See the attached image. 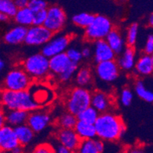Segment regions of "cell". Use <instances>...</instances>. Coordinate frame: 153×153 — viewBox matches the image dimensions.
Instances as JSON below:
<instances>
[{
  "instance_id": "7",
  "label": "cell",
  "mask_w": 153,
  "mask_h": 153,
  "mask_svg": "<svg viewBox=\"0 0 153 153\" xmlns=\"http://www.w3.org/2000/svg\"><path fill=\"white\" fill-rule=\"evenodd\" d=\"M66 12L59 5H51L47 9V18L44 26L53 34H59L66 25Z\"/></svg>"
},
{
  "instance_id": "32",
  "label": "cell",
  "mask_w": 153,
  "mask_h": 153,
  "mask_svg": "<svg viewBox=\"0 0 153 153\" xmlns=\"http://www.w3.org/2000/svg\"><path fill=\"white\" fill-rule=\"evenodd\" d=\"M139 24L134 22L131 24L127 28L126 37V47H134L135 44H136L137 37L139 34Z\"/></svg>"
},
{
  "instance_id": "43",
  "label": "cell",
  "mask_w": 153,
  "mask_h": 153,
  "mask_svg": "<svg viewBox=\"0 0 153 153\" xmlns=\"http://www.w3.org/2000/svg\"><path fill=\"white\" fill-rule=\"evenodd\" d=\"M10 153H25V147L22 146L20 145H19L18 146L14 148Z\"/></svg>"
},
{
  "instance_id": "28",
  "label": "cell",
  "mask_w": 153,
  "mask_h": 153,
  "mask_svg": "<svg viewBox=\"0 0 153 153\" xmlns=\"http://www.w3.org/2000/svg\"><path fill=\"white\" fill-rule=\"evenodd\" d=\"M95 15L88 12H80L74 15L72 18V23L82 28H87L94 21Z\"/></svg>"
},
{
  "instance_id": "39",
  "label": "cell",
  "mask_w": 153,
  "mask_h": 153,
  "mask_svg": "<svg viewBox=\"0 0 153 153\" xmlns=\"http://www.w3.org/2000/svg\"><path fill=\"white\" fill-rule=\"evenodd\" d=\"M145 53L147 55H152L153 53V35L152 34H149L147 37L146 41L145 44L144 50Z\"/></svg>"
},
{
  "instance_id": "29",
  "label": "cell",
  "mask_w": 153,
  "mask_h": 153,
  "mask_svg": "<svg viewBox=\"0 0 153 153\" xmlns=\"http://www.w3.org/2000/svg\"><path fill=\"white\" fill-rule=\"evenodd\" d=\"M77 122V117L68 112L61 114L57 120L58 126L60 127V129H67V130H73Z\"/></svg>"
},
{
  "instance_id": "44",
  "label": "cell",
  "mask_w": 153,
  "mask_h": 153,
  "mask_svg": "<svg viewBox=\"0 0 153 153\" xmlns=\"http://www.w3.org/2000/svg\"><path fill=\"white\" fill-rule=\"evenodd\" d=\"M127 153H146V152H145V151L142 148H140V147H134V148L130 149L127 152Z\"/></svg>"
},
{
  "instance_id": "4",
  "label": "cell",
  "mask_w": 153,
  "mask_h": 153,
  "mask_svg": "<svg viewBox=\"0 0 153 153\" xmlns=\"http://www.w3.org/2000/svg\"><path fill=\"white\" fill-rule=\"evenodd\" d=\"M22 68L32 79H41L47 77L50 73L49 59L41 53L29 56L22 62Z\"/></svg>"
},
{
  "instance_id": "10",
  "label": "cell",
  "mask_w": 153,
  "mask_h": 153,
  "mask_svg": "<svg viewBox=\"0 0 153 153\" xmlns=\"http://www.w3.org/2000/svg\"><path fill=\"white\" fill-rule=\"evenodd\" d=\"M95 74L101 81L111 83L118 79L120 69L115 60L98 62L95 66Z\"/></svg>"
},
{
  "instance_id": "50",
  "label": "cell",
  "mask_w": 153,
  "mask_h": 153,
  "mask_svg": "<svg viewBox=\"0 0 153 153\" xmlns=\"http://www.w3.org/2000/svg\"><path fill=\"white\" fill-rule=\"evenodd\" d=\"M121 153H127V152H121Z\"/></svg>"
},
{
  "instance_id": "21",
  "label": "cell",
  "mask_w": 153,
  "mask_h": 153,
  "mask_svg": "<svg viewBox=\"0 0 153 153\" xmlns=\"http://www.w3.org/2000/svg\"><path fill=\"white\" fill-rule=\"evenodd\" d=\"M135 72L141 77L149 76L153 72V56L152 55H143L136 61L134 69Z\"/></svg>"
},
{
  "instance_id": "27",
  "label": "cell",
  "mask_w": 153,
  "mask_h": 153,
  "mask_svg": "<svg viewBox=\"0 0 153 153\" xmlns=\"http://www.w3.org/2000/svg\"><path fill=\"white\" fill-rule=\"evenodd\" d=\"M134 90L139 98L148 103H152L153 92L147 88L143 80L138 79L135 82Z\"/></svg>"
},
{
  "instance_id": "25",
  "label": "cell",
  "mask_w": 153,
  "mask_h": 153,
  "mask_svg": "<svg viewBox=\"0 0 153 153\" xmlns=\"http://www.w3.org/2000/svg\"><path fill=\"white\" fill-rule=\"evenodd\" d=\"M76 82L78 87L87 88L93 82V73L91 68L83 66L78 69L76 73Z\"/></svg>"
},
{
  "instance_id": "31",
  "label": "cell",
  "mask_w": 153,
  "mask_h": 153,
  "mask_svg": "<svg viewBox=\"0 0 153 153\" xmlns=\"http://www.w3.org/2000/svg\"><path fill=\"white\" fill-rule=\"evenodd\" d=\"M18 9L12 0H0V12L9 19H13Z\"/></svg>"
},
{
  "instance_id": "11",
  "label": "cell",
  "mask_w": 153,
  "mask_h": 153,
  "mask_svg": "<svg viewBox=\"0 0 153 153\" xmlns=\"http://www.w3.org/2000/svg\"><path fill=\"white\" fill-rule=\"evenodd\" d=\"M51 123V116L44 110H36L28 114L26 124L34 133H38L44 130Z\"/></svg>"
},
{
  "instance_id": "19",
  "label": "cell",
  "mask_w": 153,
  "mask_h": 153,
  "mask_svg": "<svg viewBox=\"0 0 153 153\" xmlns=\"http://www.w3.org/2000/svg\"><path fill=\"white\" fill-rule=\"evenodd\" d=\"M70 64L71 61L65 53L53 56L49 59L50 72L58 76L66 70Z\"/></svg>"
},
{
  "instance_id": "45",
  "label": "cell",
  "mask_w": 153,
  "mask_h": 153,
  "mask_svg": "<svg viewBox=\"0 0 153 153\" xmlns=\"http://www.w3.org/2000/svg\"><path fill=\"white\" fill-rule=\"evenodd\" d=\"M5 123V117H4V111L3 109L0 106V128L4 126Z\"/></svg>"
},
{
  "instance_id": "48",
  "label": "cell",
  "mask_w": 153,
  "mask_h": 153,
  "mask_svg": "<svg viewBox=\"0 0 153 153\" xmlns=\"http://www.w3.org/2000/svg\"><path fill=\"white\" fill-rule=\"evenodd\" d=\"M148 24H149V25H150L151 27H152V25H153V14L152 13L150 14L149 17Z\"/></svg>"
},
{
  "instance_id": "12",
  "label": "cell",
  "mask_w": 153,
  "mask_h": 153,
  "mask_svg": "<svg viewBox=\"0 0 153 153\" xmlns=\"http://www.w3.org/2000/svg\"><path fill=\"white\" fill-rule=\"evenodd\" d=\"M56 136L60 146L66 148L71 153L76 152L82 140L74 130L59 129Z\"/></svg>"
},
{
  "instance_id": "6",
  "label": "cell",
  "mask_w": 153,
  "mask_h": 153,
  "mask_svg": "<svg viewBox=\"0 0 153 153\" xmlns=\"http://www.w3.org/2000/svg\"><path fill=\"white\" fill-rule=\"evenodd\" d=\"M32 79L22 67L11 69L4 79L5 89L13 91H27L32 84Z\"/></svg>"
},
{
  "instance_id": "23",
  "label": "cell",
  "mask_w": 153,
  "mask_h": 153,
  "mask_svg": "<svg viewBox=\"0 0 153 153\" xmlns=\"http://www.w3.org/2000/svg\"><path fill=\"white\" fill-rule=\"evenodd\" d=\"M19 144L25 147L30 144L34 139L35 133L26 123L14 128Z\"/></svg>"
},
{
  "instance_id": "1",
  "label": "cell",
  "mask_w": 153,
  "mask_h": 153,
  "mask_svg": "<svg viewBox=\"0 0 153 153\" xmlns=\"http://www.w3.org/2000/svg\"><path fill=\"white\" fill-rule=\"evenodd\" d=\"M94 126L96 136L102 141H117L123 137L126 130L121 117L111 111L100 114Z\"/></svg>"
},
{
  "instance_id": "46",
  "label": "cell",
  "mask_w": 153,
  "mask_h": 153,
  "mask_svg": "<svg viewBox=\"0 0 153 153\" xmlns=\"http://www.w3.org/2000/svg\"><path fill=\"white\" fill-rule=\"evenodd\" d=\"M9 18L6 17L5 15H4L3 14H2L0 12V22H5L9 21Z\"/></svg>"
},
{
  "instance_id": "9",
  "label": "cell",
  "mask_w": 153,
  "mask_h": 153,
  "mask_svg": "<svg viewBox=\"0 0 153 153\" xmlns=\"http://www.w3.org/2000/svg\"><path fill=\"white\" fill-rule=\"evenodd\" d=\"M53 34L44 26L32 25L27 28L25 44L30 47H41L47 44L52 38Z\"/></svg>"
},
{
  "instance_id": "49",
  "label": "cell",
  "mask_w": 153,
  "mask_h": 153,
  "mask_svg": "<svg viewBox=\"0 0 153 153\" xmlns=\"http://www.w3.org/2000/svg\"><path fill=\"white\" fill-rule=\"evenodd\" d=\"M0 153H10V152H3V151H0Z\"/></svg>"
},
{
  "instance_id": "14",
  "label": "cell",
  "mask_w": 153,
  "mask_h": 153,
  "mask_svg": "<svg viewBox=\"0 0 153 153\" xmlns=\"http://www.w3.org/2000/svg\"><path fill=\"white\" fill-rule=\"evenodd\" d=\"M93 57L97 63L115 60L117 56L113 52L105 40L95 41L93 43Z\"/></svg>"
},
{
  "instance_id": "37",
  "label": "cell",
  "mask_w": 153,
  "mask_h": 153,
  "mask_svg": "<svg viewBox=\"0 0 153 153\" xmlns=\"http://www.w3.org/2000/svg\"><path fill=\"white\" fill-rule=\"evenodd\" d=\"M47 18V9L38 11L33 13V25L44 26Z\"/></svg>"
},
{
  "instance_id": "33",
  "label": "cell",
  "mask_w": 153,
  "mask_h": 153,
  "mask_svg": "<svg viewBox=\"0 0 153 153\" xmlns=\"http://www.w3.org/2000/svg\"><path fill=\"white\" fill-rule=\"evenodd\" d=\"M78 69H79V64L71 62L69 67L64 71L63 72H62L60 75L58 76V79L62 82H67L69 80H71L72 77L76 75Z\"/></svg>"
},
{
  "instance_id": "3",
  "label": "cell",
  "mask_w": 153,
  "mask_h": 153,
  "mask_svg": "<svg viewBox=\"0 0 153 153\" xmlns=\"http://www.w3.org/2000/svg\"><path fill=\"white\" fill-rule=\"evenodd\" d=\"M91 92L85 88H72L65 98V107L68 113L77 117L86 108L91 106Z\"/></svg>"
},
{
  "instance_id": "41",
  "label": "cell",
  "mask_w": 153,
  "mask_h": 153,
  "mask_svg": "<svg viewBox=\"0 0 153 153\" xmlns=\"http://www.w3.org/2000/svg\"><path fill=\"white\" fill-rule=\"evenodd\" d=\"M14 2H15V6L17 7L18 9L26 8L28 5V0H15Z\"/></svg>"
},
{
  "instance_id": "5",
  "label": "cell",
  "mask_w": 153,
  "mask_h": 153,
  "mask_svg": "<svg viewBox=\"0 0 153 153\" xmlns=\"http://www.w3.org/2000/svg\"><path fill=\"white\" fill-rule=\"evenodd\" d=\"M114 28V24L110 19L103 15H95L94 21L85 29L84 38L88 42L105 40L108 34Z\"/></svg>"
},
{
  "instance_id": "47",
  "label": "cell",
  "mask_w": 153,
  "mask_h": 153,
  "mask_svg": "<svg viewBox=\"0 0 153 153\" xmlns=\"http://www.w3.org/2000/svg\"><path fill=\"white\" fill-rule=\"evenodd\" d=\"M5 67V62L2 58L0 57V72H2Z\"/></svg>"
},
{
  "instance_id": "13",
  "label": "cell",
  "mask_w": 153,
  "mask_h": 153,
  "mask_svg": "<svg viewBox=\"0 0 153 153\" xmlns=\"http://www.w3.org/2000/svg\"><path fill=\"white\" fill-rule=\"evenodd\" d=\"M19 145L13 127L5 124L0 128V151L10 152Z\"/></svg>"
},
{
  "instance_id": "36",
  "label": "cell",
  "mask_w": 153,
  "mask_h": 153,
  "mask_svg": "<svg viewBox=\"0 0 153 153\" xmlns=\"http://www.w3.org/2000/svg\"><path fill=\"white\" fill-rule=\"evenodd\" d=\"M133 99V93L129 88H124L120 92V100L122 105L125 107L130 106Z\"/></svg>"
},
{
  "instance_id": "26",
  "label": "cell",
  "mask_w": 153,
  "mask_h": 153,
  "mask_svg": "<svg viewBox=\"0 0 153 153\" xmlns=\"http://www.w3.org/2000/svg\"><path fill=\"white\" fill-rule=\"evenodd\" d=\"M13 19L17 25L23 26L28 28L33 25V12L27 7L18 9Z\"/></svg>"
},
{
  "instance_id": "16",
  "label": "cell",
  "mask_w": 153,
  "mask_h": 153,
  "mask_svg": "<svg viewBox=\"0 0 153 153\" xmlns=\"http://www.w3.org/2000/svg\"><path fill=\"white\" fill-rule=\"evenodd\" d=\"M115 61L117 63L120 70L130 72L134 69L136 64V51L134 47H126L121 53L118 55Z\"/></svg>"
},
{
  "instance_id": "40",
  "label": "cell",
  "mask_w": 153,
  "mask_h": 153,
  "mask_svg": "<svg viewBox=\"0 0 153 153\" xmlns=\"http://www.w3.org/2000/svg\"><path fill=\"white\" fill-rule=\"evenodd\" d=\"M81 53L82 59H90L93 56V51L92 48L89 46H85L82 47V49L81 50Z\"/></svg>"
},
{
  "instance_id": "15",
  "label": "cell",
  "mask_w": 153,
  "mask_h": 153,
  "mask_svg": "<svg viewBox=\"0 0 153 153\" xmlns=\"http://www.w3.org/2000/svg\"><path fill=\"white\" fill-rule=\"evenodd\" d=\"M113 101L107 93L102 91H95L91 93V107L99 114L109 112Z\"/></svg>"
},
{
  "instance_id": "30",
  "label": "cell",
  "mask_w": 153,
  "mask_h": 153,
  "mask_svg": "<svg viewBox=\"0 0 153 153\" xmlns=\"http://www.w3.org/2000/svg\"><path fill=\"white\" fill-rule=\"evenodd\" d=\"M99 114H100L98 111L90 106L89 108H86L82 112L80 113L77 116V119L79 121L85 122L89 124H94Z\"/></svg>"
},
{
  "instance_id": "42",
  "label": "cell",
  "mask_w": 153,
  "mask_h": 153,
  "mask_svg": "<svg viewBox=\"0 0 153 153\" xmlns=\"http://www.w3.org/2000/svg\"><path fill=\"white\" fill-rule=\"evenodd\" d=\"M55 152L56 153H71L70 152L68 151L66 148H64L60 145H58L57 146L55 147Z\"/></svg>"
},
{
  "instance_id": "20",
  "label": "cell",
  "mask_w": 153,
  "mask_h": 153,
  "mask_svg": "<svg viewBox=\"0 0 153 153\" xmlns=\"http://www.w3.org/2000/svg\"><path fill=\"white\" fill-rule=\"evenodd\" d=\"M5 123L15 128L27 122L28 112L19 110H3Z\"/></svg>"
},
{
  "instance_id": "17",
  "label": "cell",
  "mask_w": 153,
  "mask_h": 153,
  "mask_svg": "<svg viewBox=\"0 0 153 153\" xmlns=\"http://www.w3.org/2000/svg\"><path fill=\"white\" fill-rule=\"evenodd\" d=\"M105 41L116 56L121 53L126 47V42L121 32L120 31L119 29L114 27L108 34L105 38Z\"/></svg>"
},
{
  "instance_id": "2",
  "label": "cell",
  "mask_w": 153,
  "mask_h": 153,
  "mask_svg": "<svg viewBox=\"0 0 153 153\" xmlns=\"http://www.w3.org/2000/svg\"><path fill=\"white\" fill-rule=\"evenodd\" d=\"M0 106L3 110H19L26 112L38 110L39 106L27 91L0 90Z\"/></svg>"
},
{
  "instance_id": "35",
  "label": "cell",
  "mask_w": 153,
  "mask_h": 153,
  "mask_svg": "<svg viewBox=\"0 0 153 153\" xmlns=\"http://www.w3.org/2000/svg\"><path fill=\"white\" fill-rule=\"evenodd\" d=\"M48 3L44 0H30L28 1L27 8L31 11L33 13L38 11L47 9L48 8Z\"/></svg>"
},
{
  "instance_id": "24",
  "label": "cell",
  "mask_w": 153,
  "mask_h": 153,
  "mask_svg": "<svg viewBox=\"0 0 153 153\" xmlns=\"http://www.w3.org/2000/svg\"><path fill=\"white\" fill-rule=\"evenodd\" d=\"M73 130H75L76 134L81 140H91L97 137L94 124H89V123L78 120Z\"/></svg>"
},
{
  "instance_id": "18",
  "label": "cell",
  "mask_w": 153,
  "mask_h": 153,
  "mask_svg": "<svg viewBox=\"0 0 153 153\" xmlns=\"http://www.w3.org/2000/svg\"><path fill=\"white\" fill-rule=\"evenodd\" d=\"M27 28L20 25L11 27L4 35V41L9 45H18L25 42Z\"/></svg>"
},
{
  "instance_id": "8",
  "label": "cell",
  "mask_w": 153,
  "mask_h": 153,
  "mask_svg": "<svg viewBox=\"0 0 153 153\" xmlns=\"http://www.w3.org/2000/svg\"><path fill=\"white\" fill-rule=\"evenodd\" d=\"M71 42L69 34H53L52 38L41 48V53L50 59L52 56L62 53L69 48Z\"/></svg>"
},
{
  "instance_id": "34",
  "label": "cell",
  "mask_w": 153,
  "mask_h": 153,
  "mask_svg": "<svg viewBox=\"0 0 153 153\" xmlns=\"http://www.w3.org/2000/svg\"><path fill=\"white\" fill-rule=\"evenodd\" d=\"M67 57L69 58L71 62L79 64V62L82 60V56L81 51L76 47H69L66 51L65 52Z\"/></svg>"
},
{
  "instance_id": "38",
  "label": "cell",
  "mask_w": 153,
  "mask_h": 153,
  "mask_svg": "<svg viewBox=\"0 0 153 153\" xmlns=\"http://www.w3.org/2000/svg\"><path fill=\"white\" fill-rule=\"evenodd\" d=\"M30 153H56L55 147L50 143H42L37 146Z\"/></svg>"
},
{
  "instance_id": "22",
  "label": "cell",
  "mask_w": 153,
  "mask_h": 153,
  "mask_svg": "<svg viewBox=\"0 0 153 153\" xmlns=\"http://www.w3.org/2000/svg\"><path fill=\"white\" fill-rule=\"evenodd\" d=\"M104 149V142L98 138H94L82 140L76 153H102Z\"/></svg>"
}]
</instances>
